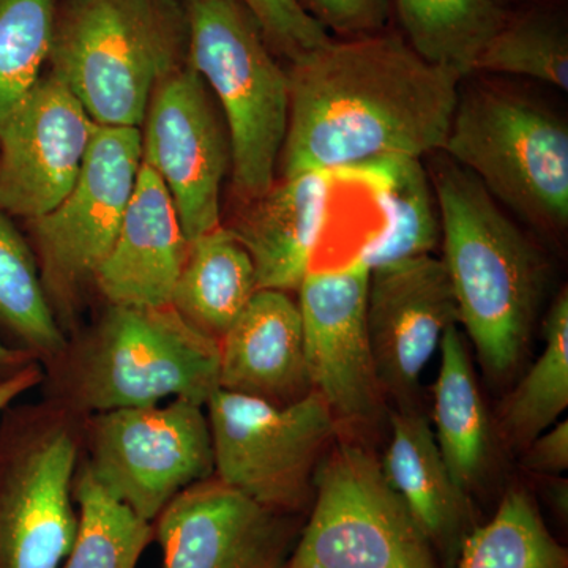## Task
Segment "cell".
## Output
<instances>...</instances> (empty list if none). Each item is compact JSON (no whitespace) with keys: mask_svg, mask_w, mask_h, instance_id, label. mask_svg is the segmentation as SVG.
I'll return each instance as SVG.
<instances>
[{"mask_svg":"<svg viewBox=\"0 0 568 568\" xmlns=\"http://www.w3.org/2000/svg\"><path fill=\"white\" fill-rule=\"evenodd\" d=\"M287 73L283 175L444 151L463 80L394 33L332 40Z\"/></svg>","mask_w":568,"mask_h":568,"instance_id":"cell-1","label":"cell"},{"mask_svg":"<svg viewBox=\"0 0 568 568\" xmlns=\"http://www.w3.org/2000/svg\"><path fill=\"white\" fill-rule=\"evenodd\" d=\"M429 178L458 324L489 375H507L529 345L544 301L547 261L465 168L440 159Z\"/></svg>","mask_w":568,"mask_h":568,"instance_id":"cell-2","label":"cell"},{"mask_svg":"<svg viewBox=\"0 0 568 568\" xmlns=\"http://www.w3.org/2000/svg\"><path fill=\"white\" fill-rule=\"evenodd\" d=\"M186 61V14L174 0L58 3L50 71L95 125L140 129L156 85Z\"/></svg>","mask_w":568,"mask_h":568,"instance_id":"cell-3","label":"cell"},{"mask_svg":"<svg viewBox=\"0 0 568 568\" xmlns=\"http://www.w3.org/2000/svg\"><path fill=\"white\" fill-rule=\"evenodd\" d=\"M189 63L222 104L234 192L244 203L275 182L290 123V73L237 0H189Z\"/></svg>","mask_w":568,"mask_h":568,"instance_id":"cell-4","label":"cell"},{"mask_svg":"<svg viewBox=\"0 0 568 568\" xmlns=\"http://www.w3.org/2000/svg\"><path fill=\"white\" fill-rule=\"evenodd\" d=\"M444 152L534 226H568V129L544 104L496 88L459 89Z\"/></svg>","mask_w":568,"mask_h":568,"instance_id":"cell-5","label":"cell"},{"mask_svg":"<svg viewBox=\"0 0 568 568\" xmlns=\"http://www.w3.org/2000/svg\"><path fill=\"white\" fill-rule=\"evenodd\" d=\"M283 568H439L379 459L335 440L315 476L308 519Z\"/></svg>","mask_w":568,"mask_h":568,"instance_id":"cell-6","label":"cell"},{"mask_svg":"<svg viewBox=\"0 0 568 568\" xmlns=\"http://www.w3.org/2000/svg\"><path fill=\"white\" fill-rule=\"evenodd\" d=\"M207 406L216 478L280 514L312 507L315 476L338 422L316 392L274 405L216 388Z\"/></svg>","mask_w":568,"mask_h":568,"instance_id":"cell-7","label":"cell"},{"mask_svg":"<svg viewBox=\"0 0 568 568\" xmlns=\"http://www.w3.org/2000/svg\"><path fill=\"white\" fill-rule=\"evenodd\" d=\"M220 345L174 306L111 305L82 357L78 395L93 413L183 399L205 406L219 388Z\"/></svg>","mask_w":568,"mask_h":568,"instance_id":"cell-8","label":"cell"},{"mask_svg":"<svg viewBox=\"0 0 568 568\" xmlns=\"http://www.w3.org/2000/svg\"><path fill=\"white\" fill-rule=\"evenodd\" d=\"M204 407L173 399L97 414L85 470L119 503L153 523L179 493L215 470Z\"/></svg>","mask_w":568,"mask_h":568,"instance_id":"cell-9","label":"cell"},{"mask_svg":"<svg viewBox=\"0 0 568 568\" xmlns=\"http://www.w3.org/2000/svg\"><path fill=\"white\" fill-rule=\"evenodd\" d=\"M141 129L95 125L73 189L32 220L48 298L67 302L95 278L111 252L141 170Z\"/></svg>","mask_w":568,"mask_h":568,"instance_id":"cell-10","label":"cell"},{"mask_svg":"<svg viewBox=\"0 0 568 568\" xmlns=\"http://www.w3.org/2000/svg\"><path fill=\"white\" fill-rule=\"evenodd\" d=\"M77 444L65 429L0 433V568H59L77 537Z\"/></svg>","mask_w":568,"mask_h":568,"instance_id":"cell-11","label":"cell"},{"mask_svg":"<svg viewBox=\"0 0 568 568\" xmlns=\"http://www.w3.org/2000/svg\"><path fill=\"white\" fill-rule=\"evenodd\" d=\"M142 125V164L173 197L186 241L222 226L220 192L231 163L230 140L207 84L189 61L156 85Z\"/></svg>","mask_w":568,"mask_h":568,"instance_id":"cell-12","label":"cell"},{"mask_svg":"<svg viewBox=\"0 0 568 568\" xmlns=\"http://www.w3.org/2000/svg\"><path fill=\"white\" fill-rule=\"evenodd\" d=\"M368 280V267L353 257L343 267L312 268L297 290L310 383L339 426L373 424L383 410L366 327Z\"/></svg>","mask_w":568,"mask_h":568,"instance_id":"cell-13","label":"cell"},{"mask_svg":"<svg viewBox=\"0 0 568 568\" xmlns=\"http://www.w3.org/2000/svg\"><path fill=\"white\" fill-rule=\"evenodd\" d=\"M93 129L73 92L41 74L0 125V209L28 222L50 213L73 189Z\"/></svg>","mask_w":568,"mask_h":568,"instance_id":"cell-14","label":"cell"},{"mask_svg":"<svg viewBox=\"0 0 568 568\" xmlns=\"http://www.w3.org/2000/svg\"><path fill=\"white\" fill-rule=\"evenodd\" d=\"M152 526L163 568H283L304 525L205 478L179 493Z\"/></svg>","mask_w":568,"mask_h":568,"instance_id":"cell-15","label":"cell"},{"mask_svg":"<svg viewBox=\"0 0 568 568\" xmlns=\"http://www.w3.org/2000/svg\"><path fill=\"white\" fill-rule=\"evenodd\" d=\"M454 324L457 301L443 260L426 254L369 272L366 327L384 395L410 406L422 372Z\"/></svg>","mask_w":568,"mask_h":568,"instance_id":"cell-16","label":"cell"},{"mask_svg":"<svg viewBox=\"0 0 568 568\" xmlns=\"http://www.w3.org/2000/svg\"><path fill=\"white\" fill-rule=\"evenodd\" d=\"M189 245L162 179L141 164L118 237L93 282L114 306H170Z\"/></svg>","mask_w":568,"mask_h":568,"instance_id":"cell-17","label":"cell"},{"mask_svg":"<svg viewBox=\"0 0 568 568\" xmlns=\"http://www.w3.org/2000/svg\"><path fill=\"white\" fill-rule=\"evenodd\" d=\"M219 388L274 405L312 394L297 302L260 290L220 339Z\"/></svg>","mask_w":568,"mask_h":568,"instance_id":"cell-18","label":"cell"},{"mask_svg":"<svg viewBox=\"0 0 568 568\" xmlns=\"http://www.w3.org/2000/svg\"><path fill=\"white\" fill-rule=\"evenodd\" d=\"M334 178L328 171L283 175L263 196L246 203L230 227L252 256L260 290L297 291L312 271Z\"/></svg>","mask_w":568,"mask_h":568,"instance_id":"cell-19","label":"cell"},{"mask_svg":"<svg viewBox=\"0 0 568 568\" xmlns=\"http://www.w3.org/2000/svg\"><path fill=\"white\" fill-rule=\"evenodd\" d=\"M390 426V444L381 462L384 476L428 538L439 568H454L478 525L470 495L452 477L428 418L402 407L392 414Z\"/></svg>","mask_w":568,"mask_h":568,"instance_id":"cell-20","label":"cell"},{"mask_svg":"<svg viewBox=\"0 0 568 568\" xmlns=\"http://www.w3.org/2000/svg\"><path fill=\"white\" fill-rule=\"evenodd\" d=\"M336 173L372 185L387 211L384 230L369 239L354 256L369 272L433 254L443 242L435 186L422 159L381 156Z\"/></svg>","mask_w":568,"mask_h":568,"instance_id":"cell-21","label":"cell"},{"mask_svg":"<svg viewBox=\"0 0 568 568\" xmlns=\"http://www.w3.org/2000/svg\"><path fill=\"white\" fill-rule=\"evenodd\" d=\"M257 291L252 256L230 227L219 226L190 242L171 305L220 345Z\"/></svg>","mask_w":568,"mask_h":568,"instance_id":"cell-22","label":"cell"},{"mask_svg":"<svg viewBox=\"0 0 568 568\" xmlns=\"http://www.w3.org/2000/svg\"><path fill=\"white\" fill-rule=\"evenodd\" d=\"M439 347L433 433L452 477L470 495L491 458V422L458 324L444 332Z\"/></svg>","mask_w":568,"mask_h":568,"instance_id":"cell-23","label":"cell"},{"mask_svg":"<svg viewBox=\"0 0 568 568\" xmlns=\"http://www.w3.org/2000/svg\"><path fill=\"white\" fill-rule=\"evenodd\" d=\"M407 43L436 65L463 78L476 71L481 52L506 24L495 0H395Z\"/></svg>","mask_w":568,"mask_h":568,"instance_id":"cell-24","label":"cell"},{"mask_svg":"<svg viewBox=\"0 0 568 568\" xmlns=\"http://www.w3.org/2000/svg\"><path fill=\"white\" fill-rule=\"evenodd\" d=\"M454 568H568V552L529 493L511 487L493 518L467 536Z\"/></svg>","mask_w":568,"mask_h":568,"instance_id":"cell-25","label":"cell"},{"mask_svg":"<svg viewBox=\"0 0 568 568\" xmlns=\"http://www.w3.org/2000/svg\"><path fill=\"white\" fill-rule=\"evenodd\" d=\"M545 347L508 396L500 428L511 447H526L547 432L568 406V293L560 291L544 324Z\"/></svg>","mask_w":568,"mask_h":568,"instance_id":"cell-26","label":"cell"},{"mask_svg":"<svg viewBox=\"0 0 568 568\" xmlns=\"http://www.w3.org/2000/svg\"><path fill=\"white\" fill-rule=\"evenodd\" d=\"M0 328L28 354L61 353L65 339L44 293L36 254L0 209Z\"/></svg>","mask_w":568,"mask_h":568,"instance_id":"cell-27","label":"cell"},{"mask_svg":"<svg viewBox=\"0 0 568 568\" xmlns=\"http://www.w3.org/2000/svg\"><path fill=\"white\" fill-rule=\"evenodd\" d=\"M74 493L80 515L63 568H136L153 540L152 523L119 503L88 470Z\"/></svg>","mask_w":568,"mask_h":568,"instance_id":"cell-28","label":"cell"},{"mask_svg":"<svg viewBox=\"0 0 568 568\" xmlns=\"http://www.w3.org/2000/svg\"><path fill=\"white\" fill-rule=\"evenodd\" d=\"M58 0H0V125L50 59Z\"/></svg>","mask_w":568,"mask_h":568,"instance_id":"cell-29","label":"cell"},{"mask_svg":"<svg viewBox=\"0 0 568 568\" xmlns=\"http://www.w3.org/2000/svg\"><path fill=\"white\" fill-rule=\"evenodd\" d=\"M476 71L519 74L568 89V40L547 18L506 22L477 61Z\"/></svg>","mask_w":568,"mask_h":568,"instance_id":"cell-30","label":"cell"},{"mask_svg":"<svg viewBox=\"0 0 568 568\" xmlns=\"http://www.w3.org/2000/svg\"><path fill=\"white\" fill-rule=\"evenodd\" d=\"M260 26L265 41L291 62L331 43L327 31L298 0H237Z\"/></svg>","mask_w":568,"mask_h":568,"instance_id":"cell-31","label":"cell"},{"mask_svg":"<svg viewBox=\"0 0 568 568\" xmlns=\"http://www.w3.org/2000/svg\"><path fill=\"white\" fill-rule=\"evenodd\" d=\"M306 13L327 31L351 37L372 36L386 24L388 0H298Z\"/></svg>","mask_w":568,"mask_h":568,"instance_id":"cell-32","label":"cell"},{"mask_svg":"<svg viewBox=\"0 0 568 568\" xmlns=\"http://www.w3.org/2000/svg\"><path fill=\"white\" fill-rule=\"evenodd\" d=\"M523 465L540 476H559L568 467V422H556L525 448Z\"/></svg>","mask_w":568,"mask_h":568,"instance_id":"cell-33","label":"cell"},{"mask_svg":"<svg viewBox=\"0 0 568 568\" xmlns=\"http://www.w3.org/2000/svg\"><path fill=\"white\" fill-rule=\"evenodd\" d=\"M40 381V368L33 364V362L20 369L17 375L0 381V414H2L14 399L20 398L22 394L36 387Z\"/></svg>","mask_w":568,"mask_h":568,"instance_id":"cell-34","label":"cell"},{"mask_svg":"<svg viewBox=\"0 0 568 568\" xmlns=\"http://www.w3.org/2000/svg\"><path fill=\"white\" fill-rule=\"evenodd\" d=\"M32 364V355L20 347L7 345L0 338V381L17 375L20 369Z\"/></svg>","mask_w":568,"mask_h":568,"instance_id":"cell-35","label":"cell"},{"mask_svg":"<svg viewBox=\"0 0 568 568\" xmlns=\"http://www.w3.org/2000/svg\"><path fill=\"white\" fill-rule=\"evenodd\" d=\"M552 504H555L556 510H558L559 517L567 518V484L556 485L551 489Z\"/></svg>","mask_w":568,"mask_h":568,"instance_id":"cell-36","label":"cell"}]
</instances>
